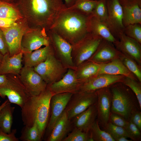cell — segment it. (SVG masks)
Returning <instances> with one entry per match:
<instances>
[{
  "label": "cell",
  "mask_w": 141,
  "mask_h": 141,
  "mask_svg": "<svg viewBox=\"0 0 141 141\" xmlns=\"http://www.w3.org/2000/svg\"><path fill=\"white\" fill-rule=\"evenodd\" d=\"M122 6H127L135 4L141 5V0H119Z\"/></svg>",
  "instance_id": "f6af8a7d"
},
{
  "label": "cell",
  "mask_w": 141,
  "mask_h": 141,
  "mask_svg": "<svg viewBox=\"0 0 141 141\" xmlns=\"http://www.w3.org/2000/svg\"><path fill=\"white\" fill-rule=\"evenodd\" d=\"M71 121L64 110L53 126L48 135L47 141H63L70 132Z\"/></svg>",
  "instance_id": "ffe728a7"
},
{
  "label": "cell",
  "mask_w": 141,
  "mask_h": 141,
  "mask_svg": "<svg viewBox=\"0 0 141 141\" xmlns=\"http://www.w3.org/2000/svg\"><path fill=\"white\" fill-rule=\"evenodd\" d=\"M1 114V110H0V117Z\"/></svg>",
  "instance_id": "db71d44e"
},
{
  "label": "cell",
  "mask_w": 141,
  "mask_h": 141,
  "mask_svg": "<svg viewBox=\"0 0 141 141\" xmlns=\"http://www.w3.org/2000/svg\"><path fill=\"white\" fill-rule=\"evenodd\" d=\"M0 17L16 20L23 18L14 3L3 2L0 4Z\"/></svg>",
  "instance_id": "f546056e"
},
{
  "label": "cell",
  "mask_w": 141,
  "mask_h": 141,
  "mask_svg": "<svg viewBox=\"0 0 141 141\" xmlns=\"http://www.w3.org/2000/svg\"><path fill=\"white\" fill-rule=\"evenodd\" d=\"M33 68L47 85L61 79L67 68L55 55L54 53L50 55L45 61Z\"/></svg>",
  "instance_id": "8992f818"
},
{
  "label": "cell",
  "mask_w": 141,
  "mask_h": 141,
  "mask_svg": "<svg viewBox=\"0 0 141 141\" xmlns=\"http://www.w3.org/2000/svg\"><path fill=\"white\" fill-rule=\"evenodd\" d=\"M43 138L36 123L30 127L24 126L19 138L23 141H40Z\"/></svg>",
  "instance_id": "f1b7e54d"
},
{
  "label": "cell",
  "mask_w": 141,
  "mask_h": 141,
  "mask_svg": "<svg viewBox=\"0 0 141 141\" xmlns=\"http://www.w3.org/2000/svg\"><path fill=\"white\" fill-rule=\"evenodd\" d=\"M95 92L97 98L96 104L97 120L104 127L109 122L111 112V93L109 87L100 89Z\"/></svg>",
  "instance_id": "2e32d148"
},
{
  "label": "cell",
  "mask_w": 141,
  "mask_h": 141,
  "mask_svg": "<svg viewBox=\"0 0 141 141\" xmlns=\"http://www.w3.org/2000/svg\"><path fill=\"white\" fill-rule=\"evenodd\" d=\"M97 2V0H76L72 6L84 13L92 14Z\"/></svg>",
  "instance_id": "836d02e7"
},
{
  "label": "cell",
  "mask_w": 141,
  "mask_h": 141,
  "mask_svg": "<svg viewBox=\"0 0 141 141\" xmlns=\"http://www.w3.org/2000/svg\"><path fill=\"white\" fill-rule=\"evenodd\" d=\"M109 87L111 94V112L121 115L128 121L133 112L141 109L136 96L121 82Z\"/></svg>",
  "instance_id": "3957f363"
},
{
  "label": "cell",
  "mask_w": 141,
  "mask_h": 141,
  "mask_svg": "<svg viewBox=\"0 0 141 141\" xmlns=\"http://www.w3.org/2000/svg\"><path fill=\"white\" fill-rule=\"evenodd\" d=\"M63 141H91L89 132H83L74 127Z\"/></svg>",
  "instance_id": "e575fe53"
},
{
  "label": "cell",
  "mask_w": 141,
  "mask_h": 141,
  "mask_svg": "<svg viewBox=\"0 0 141 141\" xmlns=\"http://www.w3.org/2000/svg\"><path fill=\"white\" fill-rule=\"evenodd\" d=\"M88 31L112 43L116 40L104 22L92 14L88 17Z\"/></svg>",
  "instance_id": "603a6c76"
},
{
  "label": "cell",
  "mask_w": 141,
  "mask_h": 141,
  "mask_svg": "<svg viewBox=\"0 0 141 141\" xmlns=\"http://www.w3.org/2000/svg\"><path fill=\"white\" fill-rule=\"evenodd\" d=\"M117 40L113 44L116 49L122 53L134 60L139 65H141V44L134 39L120 32Z\"/></svg>",
  "instance_id": "e0dca14e"
},
{
  "label": "cell",
  "mask_w": 141,
  "mask_h": 141,
  "mask_svg": "<svg viewBox=\"0 0 141 141\" xmlns=\"http://www.w3.org/2000/svg\"><path fill=\"white\" fill-rule=\"evenodd\" d=\"M66 4L68 6H72L74 4L76 0H64Z\"/></svg>",
  "instance_id": "c3c4849f"
},
{
  "label": "cell",
  "mask_w": 141,
  "mask_h": 141,
  "mask_svg": "<svg viewBox=\"0 0 141 141\" xmlns=\"http://www.w3.org/2000/svg\"><path fill=\"white\" fill-rule=\"evenodd\" d=\"M2 1H1V0H0V4H1V3L2 2Z\"/></svg>",
  "instance_id": "f5cc1de1"
},
{
  "label": "cell",
  "mask_w": 141,
  "mask_h": 141,
  "mask_svg": "<svg viewBox=\"0 0 141 141\" xmlns=\"http://www.w3.org/2000/svg\"><path fill=\"white\" fill-rule=\"evenodd\" d=\"M73 93L66 92L53 95L50 103L51 115L46 128L48 135L55 124L64 111Z\"/></svg>",
  "instance_id": "9a60e30c"
},
{
  "label": "cell",
  "mask_w": 141,
  "mask_h": 141,
  "mask_svg": "<svg viewBox=\"0 0 141 141\" xmlns=\"http://www.w3.org/2000/svg\"><path fill=\"white\" fill-rule=\"evenodd\" d=\"M23 52L10 56L9 53L3 55L0 64V75L9 74L19 75L22 67Z\"/></svg>",
  "instance_id": "44dd1931"
},
{
  "label": "cell",
  "mask_w": 141,
  "mask_h": 141,
  "mask_svg": "<svg viewBox=\"0 0 141 141\" xmlns=\"http://www.w3.org/2000/svg\"><path fill=\"white\" fill-rule=\"evenodd\" d=\"M3 55L0 52V64H1L2 61L3 57Z\"/></svg>",
  "instance_id": "816d5d0a"
},
{
  "label": "cell",
  "mask_w": 141,
  "mask_h": 141,
  "mask_svg": "<svg viewBox=\"0 0 141 141\" xmlns=\"http://www.w3.org/2000/svg\"><path fill=\"white\" fill-rule=\"evenodd\" d=\"M1 102V101H0V103Z\"/></svg>",
  "instance_id": "11a10c76"
},
{
  "label": "cell",
  "mask_w": 141,
  "mask_h": 141,
  "mask_svg": "<svg viewBox=\"0 0 141 141\" xmlns=\"http://www.w3.org/2000/svg\"><path fill=\"white\" fill-rule=\"evenodd\" d=\"M139 24L128 25L124 28L123 32L127 36L141 44V26Z\"/></svg>",
  "instance_id": "8d00e7d4"
},
{
  "label": "cell",
  "mask_w": 141,
  "mask_h": 141,
  "mask_svg": "<svg viewBox=\"0 0 141 141\" xmlns=\"http://www.w3.org/2000/svg\"><path fill=\"white\" fill-rule=\"evenodd\" d=\"M96 92L77 91L73 93L64 110L70 121L76 116L96 103L97 100Z\"/></svg>",
  "instance_id": "ba28073f"
},
{
  "label": "cell",
  "mask_w": 141,
  "mask_h": 141,
  "mask_svg": "<svg viewBox=\"0 0 141 141\" xmlns=\"http://www.w3.org/2000/svg\"><path fill=\"white\" fill-rule=\"evenodd\" d=\"M18 20L0 17V27H10L14 24Z\"/></svg>",
  "instance_id": "ee69618b"
},
{
  "label": "cell",
  "mask_w": 141,
  "mask_h": 141,
  "mask_svg": "<svg viewBox=\"0 0 141 141\" xmlns=\"http://www.w3.org/2000/svg\"><path fill=\"white\" fill-rule=\"evenodd\" d=\"M119 58L127 68L141 82V66L133 59L121 52Z\"/></svg>",
  "instance_id": "1f68e13d"
},
{
  "label": "cell",
  "mask_w": 141,
  "mask_h": 141,
  "mask_svg": "<svg viewBox=\"0 0 141 141\" xmlns=\"http://www.w3.org/2000/svg\"><path fill=\"white\" fill-rule=\"evenodd\" d=\"M17 0H1L2 1L10 3H15Z\"/></svg>",
  "instance_id": "681fc988"
},
{
  "label": "cell",
  "mask_w": 141,
  "mask_h": 141,
  "mask_svg": "<svg viewBox=\"0 0 141 141\" xmlns=\"http://www.w3.org/2000/svg\"><path fill=\"white\" fill-rule=\"evenodd\" d=\"M50 45V41L43 29L30 28L23 36L21 43V51L30 52L43 46Z\"/></svg>",
  "instance_id": "7c38bea8"
},
{
  "label": "cell",
  "mask_w": 141,
  "mask_h": 141,
  "mask_svg": "<svg viewBox=\"0 0 141 141\" xmlns=\"http://www.w3.org/2000/svg\"><path fill=\"white\" fill-rule=\"evenodd\" d=\"M22 83L31 96L39 95L47 87V85L33 67L24 66L19 75Z\"/></svg>",
  "instance_id": "4fadbf2b"
},
{
  "label": "cell",
  "mask_w": 141,
  "mask_h": 141,
  "mask_svg": "<svg viewBox=\"0 0 141 141\" xmlns=\"http://www.w3.org/2000/svg\"><path fill=\"white\" fill-rule=\"evenodd\" d=\"M128 121L121 115L115 113L111 112L109 122L114 125L125 128Z\"/></svg>",
  "instance_id": "ab89813d"
},
{
  "label": "cell",
  "mask_w": 141,
  "mask_h": 141,
  "mask_svg": "<svg viewBox=\"0 0 141 141\" xmlns=\"http://www.w3.org/2000/svg\"><path fill=\"white\" fill-rule=\"evenodd\" d=\"M97 116L95 103L74 118L72 120V123L74 127L83 132H89L91 127L96 120Z\"/></svg>",
  "instance_id": "7402d4cb"
},
{
  "label": "cell",
  "mask_w": 141,
  "mask_h": 141,
  "mask_svg": "<svg viewBox=\"0 0 141 141\" xmlns=\"http://www.w3.org/2000/svg\"><path fill=\"white\" fill-rule=\"evenodd\" d=\"M101 65V64L89 61L83 62L75 69L77 79L82 83L97 75Z\"/></svg>",
  "instance_id": "484cf974"
},
{
  "label": "cell",
  "mask_w": 141,
  "mask_h": 141,
  "mask_svg": "<svg viewBox=\"0 0 141 141\" xmlns=\"http://www.w3.org/2000/svg\"><path fill=\"white\" fill-rule=\"evenodd\" d=\"M4 34L10 56L21 52V43L24 34L30 28L26 20L23 18L11 26L0 28Z\"/></svg>",
  "instance_id": "52a82bcc"
},
{
  "label": "cell",
  "mask_w": 141,
  "mask_h": 141,
  "mask_svg": "<svg viewBox=\"0 0 141 141\" xmlns=\"http://www.w3.org/2000/svg\"><path fill=\"white\" fill-rule=\"evenodd\" d=\"M54 53L50 45L30 52L23 53L24 66L34 67L45 61L50 55Z\"/></svg>",
  "instance_id": "d4e9b609"
},
{
  "label": "cell",
  "mask_w": 141,
  "mask_h": 141,
  "mask_svg": "<svg viewBox=\"0 0 141 141\" xmlns=\"http://www.w3.org/2000/svg\"><path fill=\"white\" fill-rule=\"evenodd\" d=\"M16 132L15 129L11 130L9 133H6L0 128V141H19V139L15 136Z\"/></svg>",
  "instance_id": "60d3db41"
},
{
  "label": "cell",
  "mask_w": 141,
  "mask_h": 141,
  "mask_svg": "<svg viewBox=\"0 0 141 141\" xmlns=\"http://www.w3.org/2000/svg\"><path fill=\"white\" fill-rule=\"evenodd\" d=\"M106 3L108 17L105 23L114 36L118 37L125 28L122 7L119 0H106Z\"/></svg>",
  "instance_id": "30bf717a"
},
{
  "label": "cell",
  "mask_w": 141,
  "mask_h": 141,
  "mask_svg": "<svg viewBox=\"0 0 141 141\" xmlns=\"http://www.w3.org/2000/svg\"><path fill=\"white\" fill-rule=\"evenodd\" d=\"M88 17L79 14L67 13L62 15L56 24L57 29L67 40L77 44L87 34Z\"/></svg>",
  "instance_id": "277c9868"
},
{
  "label": "cell",
  "mask_w": 141,
  "mask_h": 141,
  "mask_svg": "<svg viewBox=\"0 0 141 141\" xmlns=\"http://www.w3.org/2000/svg\"><path fill=\"white\" fill-rule=\"evenodd\" d=\"M9 102L1 110L0 128L4 132L11 133L13 123V114L15 107H12Z\"/></svg>",
  "instance_id": "83f0119b"
},
{
  "label": "cell",
  "mask_w": 141,
  "mask_h": 141,
  "mask_svg": "<svg viewBox=\"0 0 141 141\" xmlns=\"http://www.w3.org/2000/svg\"><path fill=\"white\" fill-rule=\"evenodd\" d=\"M14 4L28 24L37 26L48 24L54 11L64 7L62 0H17Z\"/></svg>",
  "instance_id": "7a4b0ae2"
},
{
  "label": "cell",
  "mask_w": 141,
  "mask_h": 141,
  "mask_svg": "<svg viewBox=\"0 0 141 141\" xmlns=\"http://www.w3.org/2000/svg\"><path fill=\"white\" fill-rule=\"evenodd\" d=\"M104 128V130L108 133L114 140L116 138L122 136L129 138L125 128L114 125L110 122H109Z\"/></svg>",
  "instance_id": "74e56055"
},
{
  "label": "cell",
  "mask_w": 141,
  "mask_h": 141,
  "mask_svg": "<svg viewBox=\"0 0 141 141\" xmlns=\"http://www.w3.org/2000/svg\"><path fill=\"white\" fill-rule=\"evenodd\" d=\"M125 128L129 136V138L131 140L135 141L140 140V131L132 122L128 121Z\"/></svg>",
  "instance_id": "f35d334b"
},
{
  "label": "cell",
  "mask_w": 141,
  "mask_h": 141,
  "mask_svg": "<svg viewBox=\"0 0 141 141\" xmlns=\"http://www.w3.org/2000/svg\"><path fill=\"white\" fill-rule=\"evenodd\" d=\"M103 39L92 33H87L77 44L73 60L76 68L87 61L95 52Z\"/></svg>",
  "instance_id": "9c48e42d"
},
{
  "label": "cell",
  "mask_w": 141,
  "mask_h": 141,
  "mask_svg": "<svg viewBox=\"0 0 141 141\" xmlns=\"http://www.w3.org/2000/svg\"><path fill=\"white\" fill-rule=\"evenodd\" d=\"M52 39L57 58L67 68L76 69L72 57L73 47L70 43L60 35L54 33Z\"/></svg>",
  "instance_id": "ac0fdd59"
},
{
  "label": "cell",
  "mask_w": 141,
  "mask_h": 141,
  "mask_svg": "<svg viewBox=\"0 0 141 141\" xmlns=\"http://www.w3.org/2000/svg\"><path fill=\"white\" fill-rule=\"evenodd\" d=\"M53 95L46 87L39 95L31 96L21 108L24 125L30 127L36 123L42 137L49 121L50 101Z\"/></svg>",
  "instance_id": "6da1fadb"
},
{
  "label": "cell",
  "mask_w": 141,
  "mask_h": 141,
  "mask_svg": "<svg viewBox=\"0 0 141 141\" xmlns=\"http://www.w3.org/2000/svg\"><path fill=\"white\" fill-rule=\"evenodd\" d=\"M91 14L105 23L108 17L106 0H97L96 6Z\"/></svg>",
  "instance_id": "d590c367"
},
{
  "label": "cell",
  "mask_w": 141,
  "mask_h": 141,
  "mask_svg": "<svg viewBox=\"0 0 141 141\" xmlns=\"http://www.w3.org/2000/svg\"><path fill=\"white\" fill-rule=\"evenodd\" d=\"M122 83L129 88L136 96L141 109V83L137 80L125 77Z\"/></svg>",
  "instance_id": "d6a6232c"
},
{
  "label": "cell",
  "mask_w": 141,
  "mask_h": 141,
  "mask_svg": "<svg viewBox=\"0 0 141 141\" xmlns=\"http://www.w3.org/2000/svg\"><path fill=\"white\" fill-rule=\"evenodd\" d=\"M122 75L101 74L95 75L82 82L78 91L92 92L116 83L122 82L125 77Z\"/></svg>",
  "instance_id": "8fae6325"
},
{
  "label": "cell",
  "mask_w": 141,
  "mask_h": 141,
  "mask_svg": "<svg viewBox=\"0 0 141 141\" xmlns=\"http://www.w3.org/2000/svg\"><path fill=\"white\" fill-rule=\"evenodd\" d=\"M8 99L6 100L0 106V110H1L2 108L9 102Z\"/></svg>",
  "instance_id": "f907efd6"
},
{
  "label": "cell",
  "mask_w": 141,
  "mask_h": 141,
  "mask_svg": "<svg viewBox=\"0 0 141 141\" xmlns=\"http://www.w3.org/2000/svg\"><path fill=\"white\" fill-rule=\"evenodd\" d=\"M6 75H0V86L5 84L7 81Z\"/></svg>",
  "instance_id": "bcb514c9"
},
{
  "label": "cell",
  "mask_w": 141,
  "mask_h": 141,
  "mask_svg": "<svg viewBox=\"0 0 141 141\" xmlns=\"http://www.w3.org/2000/svg\"><path fill=\"white\" fill-rule=\"evenodd\" d=\"M0 52L3 55L9 53L8 46L3 33L0 28Z\"/></svg>",
  "instance_id": "7bdbcfd3"
},
{
  "label": "cell",
  "mask_w": 141,
  "mask_h": 141,
  "mask_svg": "<svg viewBox=\"0 0 141 141\" xmlns=\"http://www.w3.org/2000/svg\"><path fill=\"white\" fill-rule=\"evenodd\" d=\"M103 74L122 75L138 80L133 74L124 65L119 58L101 64L97 74Z\"/></svg>",
  "instance_id": "cb8c5ba5"
},
{
  "label": "cell",
  "mask_w": 141,
  "mask_h": 141,
  "mask_svg": "<svg viewBox=\"0 0 141 141\" xmlns=\"http://www.w3.org/2000/svg\"><path fill=\"white\" fill-rule=\"evenodd\" d=\"M6 75L7 82L0 86V96L3 99L7 97L10 103L21 108L31 96L21 80L19 75Z\"/></svg>",
  "instance_id": "5b68a950"
},
{
  "label": "cell",
  "mask_w": 141,
  "mask_h": 141,
  "mask_svg": "<svg viewBox=\"0 0 141 141\" xmlns=\"http://www.w3.org/2000/svg\"><path fill=\"white\" fill-rule=\"evenodd\" d=\"M112 43L103 39L95 52L87 61L102 64L119 58L121 52Z\"/></svg>",
  "instance_id": "d6986e66"
},
{
  "label": "cell",
  "mask_w": 141,
  "mask_h": 141,
  "mask_svg": "<svg viewBox=\"0 0 141 141\" xmlns=\"http://www.w3.org/2000/svg\"><path fill=\"white\" fill-rule=\"evenodd\" d=\"M82 83L77 78L75 69L69 68L61 79L47 85V87L53 95L66 92L74 93L78 91Z\"/></svg>",
  "instance_id": "5bb4252c"
},
{
  "label": "cell",
  "mask_w": 141,
  "mask_h": 141,
  "mask_svg": "<svg viewBox=\"0 0 141 141\" xmlns=\"http://www.w3.org/2000/svg\"><path fill=\"white\" fill-rule=\"evenodd\" d=\"M134 124L141 131V112L140 110L133 112L131 115L129 120Z\"/></svg>",
  "instance_id": "b9f144b4"
},
{
  "label": "cell",
  "mask_w": 141,
  "mask_h": 141,
  "mask_svg": "<svg viewBox=\"0 0 141 141\" xmlns=\"http://www.w3.org/2000/svg\"><path fill=\"white\" fill-rule=\"evenodd\" d=\"M99 124L96 120L89 130L91 141H115L108 133L100 129Z\"/></svg>",
  "instance_id": "4dcf8cb0"
},
{
  "label": "cell",
  "mask_w": 141,
  "mask_h": 141,
  "mask_svg": "<svg viewBox=\"0 0 141 141\" xmlns=\"http://www.w3.org/2000/svg\"><path fill=\"white\" fill-rule=\"evenodd\" d=\"M128 138L124 136H122L118 137L115 139V141H131L132 140H130L127 139Z\"/></svg>",
  "instance_id": "7dc6e473"
},
{
  "label": "cell",
  "mask_w": 141,
  "mask_h": 141,
  "mask_svg": "<svg viewBox=\"0 0 141 141\" xmlns=\"http://www.w3.org/2000/svg\"><path fill=\"white\" fill-rule=\"evenodd\" d=\"M122 7L123 22L125 27L130 25L141 24V5L135 4Z\"/></svg>",
  "instance_id": "4316f807"
}]
</instances>
